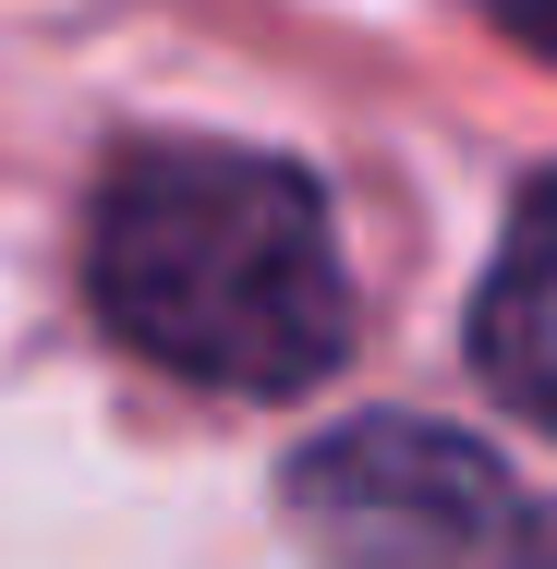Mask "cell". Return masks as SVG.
I'll use <instances>...</instances> for the list:
<instances>
[{"label":"cell","instance_id":"6da1fadb","mask_svg":"<svg viewBox=\"0 0 557 569\" xmlns=\"http://www.w3.org/2000/svg\"><path fill=\"white\" fill-rule=\"evenodd\" d=\"M86 291L121 351L230 400H291L351 351L328 194L255 146H133L86 230Z\"/></svg>","mask_w":557,"mask_h":569},{"label":"cell","instance_id":"7a4b0ae2","mask_svg":"<svg viewBox=\"0 0 557 569\" xmlns=\"http://www.w3.org/2000/svg\"><path fill=\"white\" fill-rule=\"evenodd\" d=\"M291 533L328 569H557V509L460 425L364 412L291 460Z\"/></svg>","mask_w":557,"mask_h":569},{"label":"cell","instance_id":"3957f363","mask_svg":"<svg viewBox=\"0 0 557 569\" xmlns=\"http://www.w3.org/2000/svg\"><path fill=\"white\" fill-rule=\"evenodd\" d=\"M473 363L497 376L509 412H534L557 437V170L509 207V242L485 267V303H473Z\"/></svg>","mask_w":557,"mask_h":569},{"label":"cell","instance_id":"277c9868","mask_svg":"<svg viewBox=\"0 0 557 569\" xmlns=\"http://www.w3.org/2000/svg\"><path fill=\"white\" fill-rule=\"evenodd\" d=\"M485 12H497L521 49H546V61H557V0H485Z\"/></svg>","mask_w":557,"mask_h":569}]
</instances>
